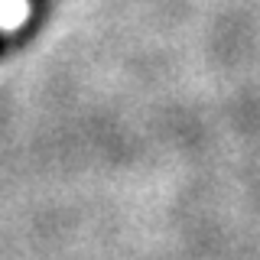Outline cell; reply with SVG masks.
Returning a JSON list of instances; mask_svg holds the SVG:
<instances>
[{
  "mask_svg": "<svg viewBox=\"0 0 260 260\" xmlns=\"http://www.w3.org/2000/svg\"><path fill=\"white\" fill-rule=\"evenodd\" d=\"M20 4H23V20H20V36H23V32L32 26V20H36L52 0H20Z\"/></svg>",
  "mask_w": 260,
  "mask_h": 260,
  "instance_id": "1",
  "label": "cell"
}]
</instances>
